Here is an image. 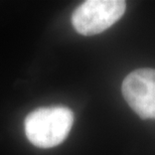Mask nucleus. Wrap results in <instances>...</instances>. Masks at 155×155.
I'll return each instance as SVG.
<instances>
[{
    "instance_id": "7ed1b4c3",
    "label": "nucleus",
    "mask_w": 155,
    "mask_h": 155,
    "mask_svg": "<svg viewBox=\"0 0 155 155\" xmlns=\"http://www.w3.org/2000/svg\"><path fill=\"white\" fill-rule=\"evenodd\" d=\"M122 93L129 106L142 119H155V70L133 71L123 81Z\"/></svg>"
},
{
    "instance_id": "f257e3e1",
    "label": "nucleus",
    "mask_w": 155,
    "mask_h": 155,
    "mask_svg": "<svg viewBox=\"0 0 155 155\" xmlns=\"http://www.w3.org/2000/svg\"><path fill=\"white\" fill-rule=\"evenodd\" d=\"M74 120L73 111L68 107L38 108L24 120V133L32 145L48 149L66 140L72 130Z\"/></svg>"
},
{
    "instance_id": "f03ea898",
    "label": "nucleus",
    "mask_w": 155,
    "mask_h": 155,
    "mask_svg": "<svg viewBox=\"0 0 155 155\" xmlns=\"http://www.w3.org/2000/svg\"><path fill=\"white\" fill-rule=\"evenodd\" d=\"M125 10L126 2L123 0H88L74 11L72 23L82 35H99L116 23Z\"/></svg>"
}]
</instances>
